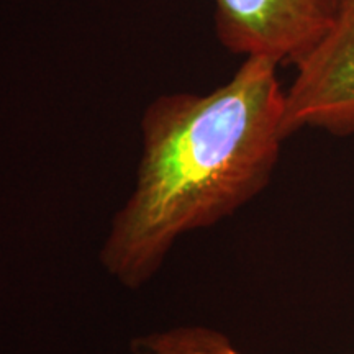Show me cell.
Instances as JSON below:
<instances>
[{
  "label": "cell",
  "instance_id": "obj_3",
  "mask_svg": "<svg viewBox=\"0 0 354 354\" xmlns=\"http://www.w3.org/2000/svg\"><path fill=\"white\" fill-rule=\"evenodd\" d=\"M215 32L233 55L295 66L335 13V0H214Z\"/></svg>",
  "mask_w": 354,
  "mask_h": 354
},
{
  "label": "cell",
  "instance_id": "obj_4",
  "mask_svg": "<svg viewBox=\"0 0 354 354\" xmlns=\"http://www.w3.org/2000/svg\"><path fill=\"white\" fill-rule=\"evenodd\" d=\"M131 354H245L223 335L205 328H176L136 339Z\"/></svg>",
  "mask_w": 354,
  "mask_h": 354
},
{
  "label": "cell",
  "instance_id": "obj_1",
  "mask_svg": "<svg viewBox=\"0 0 354 354\" xmlns=\"http://www.w3.org/2000/svg\"><path fill=\"white\" fill-rule=\"evenodd\" d=\"M277 68L245 57L209 94H165L146 107L135 187L100 251L122 286L146 284L180 236L233 215L269 184L287 140Z\"/></svg>",
  "mask_w": 354,
  "mask_h": 354
},
{
  "label": "cell",
  "instance_id": "obj_2",
  "mask_svg": "<svg viewBox=\"0 0 354 354\" xmlns=\"http://www.w3.org/2000/svg\"><path fill=\"white\" fill-rule=\"evenodd\" d=\"M284 128L287 138L305 128L354 136V0H335L328 28L295 64Z\"/></svg>",
  "mask_w": 354,
  "mask_h": 354
}]
</instances>
